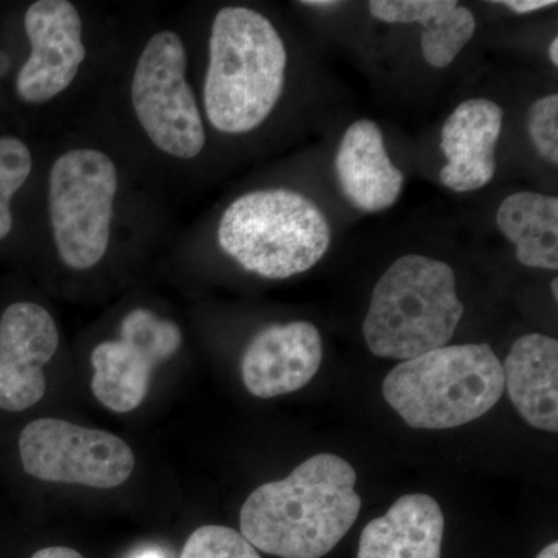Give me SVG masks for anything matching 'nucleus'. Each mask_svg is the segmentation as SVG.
Here are the masks:
<instances>
[{"instance_id": "nucleus-1", "label": "nucleus", "mask_w": 558, "mask_h": 558, "mask_svg": "<svg viewBox=\"0 0 558 558\" xmlns=\"http://www.w3.org/2000/svg\"><path fill=\"white\" fill-rule=\"evenodd\" d=\"M355 470L332 453L315 454L288 478L263 484L241 509V535L281 558H322L354 526L362 498Z\"/></svg>"}, {"instance_id": "nucleus-2", "label": "nucleus", "mask_w": 558, "mask_h": 558, "mask_svg": "<svg viewBox=\"0 0 558 558\" xmlns=\"http://www.w3.org/2000/svg\"><path fill=\"white\" fill-rule=\"evenodd\" d=\"M288 49L269 17L248 7H226L213 21L204 105L216 131L258 130L284 90Z\"/></svg>"}, {"instance_id": "nucleus-3", "label": "nucleus", "mask_w": 558, "mask_h": 558, "mask_svg": "<svg viewBox=\"0 0 558 558\" xmlns=\"http://www.w3.org/2000/svg\"><path fill=\"white\" fill-rule=\"evenodd\" d=\"M462 317L453 267L410 253L396 259L374 286L363 337L377 357L405 362L447 347Z\"/></svg>"}, {"instance_id": "nucleus-4", "label": "nucleus", "mask_w": 558, "mask_h": 558, "mask_svg": "<svg viewBox=\"0 0 558 558\" xmlns=\"http://www.w3.org/2000/svg\"><path fill=\"white\" fill-rule=\"evenodd\" d=\"M505 391L498 355L487 343L447 344L395 366L381 392L411 428L461 427L483 417Z\"/></svg>"}, {"instance_id": "nucleus-5", "label": "nucleus", "mask_w": 558, "mask_h": 558, "mask_svg": "<svg viewBox=\"0 0 558 558\" xmlns=\"http://www.w3.org/2000/svg\"><path fill=\"white\" fill-rule=\"evenodd\" d=\"M218 241L242 269L288 279L325 258L332 230L318 205L299 191L259 190L231 202L220 218Z\"/></svg>"}, {"instance_id": "nucleus-6", "label": "nucleus", "mask_w": 558, "mask_h": 558, "mask_svg": "<svg viewBox=\"0 0 558 558\" xmlns=\"http://www.w3.org/2000/svg\"><path fill=\"white\" fill-rule=\"evenodd\" d=\"M117 190L116 163L101 150H69L51 167V230L70 269H90L108 252Z\"/></svg>"}, {"instance_id": "nucleus-7", "label": "nucleus", "mask_w": 558, "mask_h": 558, "mask_svg": "<svg viewBox=\"0 0 558 558\" xmlns=\"http://www.w3.org/2000/svg\"><path fill=\"white\" fill-rule=\"evenodd\" d=\"M132 106L153 145L190 160L205 146L199 106L186 81V50L174 32H159L140 54L132 78Z\"/></svg>"}, {"instance_id": "nucleus-8", "label": "nucleus", "mask_w": 558, "mask_h": 558, "mask_svg": "<svg viewBox=\"0 0 558 558\" xmlns=\"http://www.w3.org/2000/svg\"><path fill=\"white\" fill-rule=\"evenodd\" d=\"M20 451L25 472L49 483L113 488L135 468L131 447L119 436L53 417L22 429Z\"/></svg>"}, {"instance_id": "nucleus-9", "label": "nucleus", "mask_w": 558, "mask_h": 558, "mask_svg": "<svg viewBox=\"0 0 558 558\" xmlns=\"http://www.w3.org/2000/svg\"><path fill=\"white\" fill-rule=\"evenodd\" d=\"M32 53L16 80L22 100L40 105L62 94L86 60L78 10L68 0H38L25 14Z\"/></svg>"}, {"instance_id": "nucleus-10", "label": "nucleus", "mask_w": 558, "mask_h": 558, "mask_svg": "<svg viewBox=\"0 0 558 558\" xmlns=\"http://www.w3.org/2000/svg\"><path fill=\"white\" fill-rule=\"evenodd\" d=\"M60 344L49 311L35 303H14L0 318V409L24 411L46 392L44 366Z\"/></svg>"}, {"instance_id": "nucleus-11", "label": "nucleus", "mask_w": 558, "mask_h": 558, "mask_svg": "<svg viewBox=\"0 0 558 558\" xmlns=\"http://www.w3.org/2000/svg\"><path fill=\"white\" fill-rule=\"evenodd\" d=\"M323 341L310 322L271 325L250 341L242 355L241 373L250 395L278 398L306 387L318 373Z\"/></svg>"}, {"instance_id": "nucleus-12", "label": "nucleus", "mask_w": 558, "mask_h": 558, "mask_svg": "<svg viewBox=\"0 0 558 558\" xmlns=\"http://www.w3.org/2000/svg\"><path fill=\"white\" fill-rule=\"evenodd\" d=\"M502 121L505 110L487 98H470L450 113L440 130V150L447 163L440 168L439 179L446 189L470 193L494 180Z\"/></svg>"}, {"instance_id": "nucleus-13", "label": "nucleus", "mask_w": 558, "mask_h": 558, "mask_svg": "<svg viewBox=\"0 0 558 558\" xmlns=\"http://www.w3.org/2000/svg\"><path fill=\"white\" fill-rule=\"evenodd\" d=\"M336 172L344 196L365 213L395 207L405 185V175L389 159L379 124L368 119L354 121L344 131Z\"/></svg>"}, {"instance_id": "nucleus-14", "label": "nucleus", "mask_w": 558, "mask_h": 558, "mask_svg": "<svg viewBox=\"0 0 558 558\" xmlns=\"http://www.w3.org/2000/svg\"><path fill=\"white\" fill-rule=\"evenodd\" d=\"M505 388L520 416L545 432H558V341L545 333H527L510 348Z\"/></svg>"}, {"instance_id": "nucleus-15", "label": "nucleus", "mask_w": 558, "mask_h": 558, "mask_svg": "<svg viewBox=\"0 0 558 558\" xmlns=\"http://www.w3.org/2000/svg\"><path fill=\"white\" fill-rule=\"evenodd\" d=\"M444 513L427 494L399 498L360 535L357 558H440Z\"/></svg>"}, {"instance_id": "nucleus-16", "label": "nucleus", "mask_w": 558, "mask_h": 558, "mask_svg": "<svg viewBox=\"0 0 558 558\" xmlns=\"http://www.w3.org/2000/svg\"><path fill=\"white\" fill-rule=\"evenodd\" d=\"M497 226L502 236L515 245L520 264L531 269H558L557 196L519 191L499 204Z\"/></svg>"}, {"instance_id": "nucleus-17", "label": "nucleus", "mask_w": 558, "mask_h": 558, "mask_svg": "<svg viewBox=\"0 0 558 558\" xmlns=\"http://www.w3.org/2000/svg\"><path fill=\"white\" fill-rule=\"evenodd\" d=\"M95 373L92 391L106 409L130 413L148 395L156 362L128 341H105L90 355Z\"/></svg>"}, {"instance_id": "nucleus-18", "label": "nucleus", "mask_w": 558, "mask_h": 558, "mask_svg": "<svg viewBox=\"0 0 558 558\" xmlns=\"http://www.w3.org/2000/svg\"><path fill=\"white\" fill-rule=\"evenodd\" d=\"M476 27L473 11L453 0L449 9L421 27L424 60L435 69L449 68L475 36Z\"/></svg>"}, {"instance_id": "nucleus-19", "label": "nucleus", "mask_w": 558, "mask_h": 558, "mask_svg": "<svg viewBox=\"0 0 558 558\" xmlns=\"http://www.w3.org/2000/svg\"><path fill=\"white\" fill-rule=\"evenodd\" d=\"M121 340L142 349L160 365L182 344V332L170 319H161L148 310H135L121 323Z\"/></svg>"}, {"instance_id": "nucleus-20", "label": "nucleus", "mask_w": 558, "mask_h": 558, "mask_svg": "<svg viewBox=\"0 0 558 558\" xmlns=\"http://www.w3.org/2000/svg\"><path fill=\"white\" fill-rule=\"evenodd\" d=\"M32 165L31 149L22 140L0 137V241L13 229L10 202L27 182Z\"/></svg>"}, {"instance_id": "nucleus-21", "label": "nucleus", "mask_w": 558, "mask_h": 558, "mask_svg": "<svg viewBox=\"0 0 558 558\" xmlns=\"http://www.w3.org/2000/svg\"><path fill=\"white\" fill-rule=\"evenodd\" d=\"M180 558H260L241 532L226 526L196 529L183 546Z\"/></svg>"}, {"instance_id": "nucleus-22", "label": "nucleus", "mask_w": 558, "mask_h": 558, "mask_svg": "<svg viewBox=\"0 0 558 558\" xmlns=\"http://www.w3.org/2000/svg\"><path fill=\"white\" fill-rule=\"evenodd\" d=\"M527 134L539 157L558 165V95L549 94L532 102L527 110Z\"/></svg>"}, {"instance_id": "nucleus-23", "label": "nucleus", "mask_w": 558, "mask_h": 558, "mask_svg": "<svg viewBox=\"0 0 558 558\" xmlns=\"http://www.w3.org/2000/svg\"><path fill=\"white\" fill-rule=\"evenodd\" d=\"M450 3L451 0H371L368 10L385 24L424 27L449 9Z\"/></svg>"}, {"instance_id": "nucleus-24", "label": "nucleus", "mask_w": 558, "mask_h": 558, "mask_svg": "<svg viewBox=\"0 0 558 558\" xmlns=\"http://www.w3.org/2000/svg\"><path fill=\"white\" fill-rule=\"evenodd\" d=\"M499 3L517 14H529L557 7L556 0H505V2Z\"/></svg>"}, {"instance_id": "nucleus-25", "label": "nucleus", "mask_w": 558, "mask_h": 558, "mask_svg": "<svg viewBox=\"0 0 558 558\" xmlns=\"http://www.w3.org/2000/svg\"><path fill=\"white\" fill-rule=\"evenodd\" d=\"M32 558H84L76 550L64 548V546H53V548L40 549Z\"/></svg>"}, {"instance_id": "nucleus-26", "label": "nucleus", "mask_w": 558, "mask_h": 558, "mask_svg": "<svg viewBox=\"0 0 558 558\" xmlns=\"http://www.w3.org/2000/svg\"><path fill=\"white\" fill-rule=\"evenodd\" d=\"M303 5L312 7V9H332V7L340 5L339 2H328V0H314V2H303Z\"/></svg>"}, {"instance_id": "nucleus-27", "label": "nucleus", "mask_w": 558, "mask_h": 558, "mask_svg": "<svg viewBox=\"0 0 558 558\" xmlns=\"http://www.w3.org/2000/svg\"><path fill=\"white\" fill-rule=\"evenodd\" d=\"M537 558H558V543H550L538 554Z\"/></svg>"}, {"instance_id": "nucleus-28", "label": "nucleus", "mask_w": 558, "mask_h": 558, "mask_svg": "<svg viewBox=\"0 0 558 558\" xmlns=\"http://www.w3.org/2000/svg\"><path fill=\"white\" fill-rule=\"evenodd\" d=\"M549 61L553 62V65H558V38L554 36L553 43L549 46Z\"/></svg>"}, {"instance_id": "nucleus-29", "label": "nucleus", "mask_w": 558, "mask_h": 558, "mask_svg": "<svg viewBox=\"0 0 558 558\" xmlns=\"http://www.w3.org/2000/svg\"><path fill=\"white\" fill-rule=\"evenodd\" d=\"M550 292H553L554 300H558V278H554L550 281Z\"/></svg>"}, {"instance_id": "nucleus-30", "label": "nucleus", "mask_w": 558, "mask_h": 558, "mask_svg": "<svg viewBox=\"0 0 558 558\" xmlns=\"http://www.w3.org/2000/svg\"><path fill=\"white\" fill-rule=\"evenodd\" d=\"M135 558H163L159 553H154V550H148V553L140 554L138 557Z\"/></svg>"}]
</instances>
